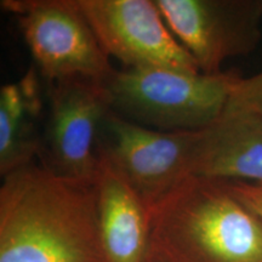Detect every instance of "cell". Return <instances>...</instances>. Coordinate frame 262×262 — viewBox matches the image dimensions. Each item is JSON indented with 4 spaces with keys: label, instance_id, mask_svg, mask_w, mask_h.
I'll list each match as a JSON object with an SVG mask.
<instances>
[{
    "label": "cell",
    "instance_id": "obj_1",
    "mask_svg": "<svg viewBox=\"0 0 262 262\" xmlns=\"http://www.w3.org/2000/svg\"><path fill=\"white\" fill-rule=\"evenodd\" d=\"M0 262H104L95 181L34 163L4 176Z\"/></svg>",
    "mask_w": 262,
    "mask_h": 262
},
{
    "label": "cell",
    "instance_id": "obj_2",
    "mask_svg": "<svg viewBox=\"0 0 262 262\" xmlns=\"http://www.w3.org/2000/svg\"><path fill=\"white\" fill-rule=\"evenodd\" d=\"M149 214L152 256L164 262H262V217L227 181L188 176Z\"/></svg>",
    "mask_w": 262,
    "mask_h": 262
},
{
    "label": "cell",
    "instance_id": "obj_3",
    "mask_svg": "<svg viewBox=\"0 0 262 262\" xmlns=\"http://www.w3.org/2000/svg\"><path fill=\"white\" fill-rule=\"evenodd\" d=\"M241 75L186 73L166 68H124L104 81L112 111L163 131L204 129L228 107Z\"/></svg>",
    "mask_w": 262,
    "mask_h": 262
},
{
    "label": "cell",
    "instance_id": "obj_4",
    "mask_svg": "<svg viewBox=\"0 0 262 262\" xmlns=\"http://www.w3.org/2000/svg\"><path fill=\"white\" fill-rule=\"evenodd\" d=\"M47 83L70 78L106 81L114 72L77 0H3Z\"/></svg>",
    "mask_w": 262,
    "mask_h": 262
},
{
    "label": "cell",
    "instance_id": "obj_5",
    "mask_svg": "<svg viewBox=\"0 0 262 262\" xmlns=\"http://www.w3.org/2000/svg\"><path fill=\"white\" fill-rule=\"evenodd\" d=\"M196 130L163 131L111 111L98 136V155L124 176L150 209L191 176Z\"/></svg>",
    "mask_w": 262,
    "mask_h": 262
},
{
    "label": "cell",
    "instance_id": "obj_6",
    "mask_svg": "<svg viewBox=\"0 0 262 262\" xmlns=\"http://www.w3.org/2000/svg\"><path fill=\"white\" fill-rule=\"evenodd\" d=\"M44 165L66 178L95 181L98 136L112 111L103 81L70 78L49 83Z\"/></svg>",
    "mask_w": 262,
    "mask_h": 262
},
{
    "label": "cell",
    "instance_id": "obj_7",
    "mask_svg": "<svg viewBox=\"0 0 262 262\" xmlns=\"http://www.w3.org/2000/svg\"><path fill=\"white\" fill-rule=\"evenodd\" d=\"M166 25L202 73L248 56L261 40L262 0H155Z\"/></svg>",
    "mask_w": 262,
    "mask_h": 262
},
{
    "label": "cell",
    "instance_id": "obj_8",
    "mask_svg": "<svg viewBox=\"0 0 262 262\" xmlns=\"http://www.w3.org/2000/svg\"><path fill=\"white\" fill-rule=\"evenodd\" d=\"M77 4L106 54L125 68L201 72L155 0H77Z\"/></svg>",
    "mask_w": 262,
    "mask_h": 262
},
{
    "label": "cell",
    "instance_id": "obj_9",
    "mask_svg": "<svg viewBox=\"0 0 262 262\" xmlns=\"http://www.w3.org/2000/svg\"><path fill=\"white\" fill-rule=\"evenodd\" d=\"M191 176L262 183V116L228 104L214 123L196 130Z\"/></svg>",
    "mask_w": 262,
    "mask_h": 262
},
{
    "label": "cell",
    "instance_id": "obj_10",
    "mask_svg": "<svg viewBox=\"0 0 262 262\" xmlns=\"http://www.w3.org/2000/svg\"><path fill=\"white\" fill-rule=\"evenodd\" d=\"M95 185L101 249L104 262H149V208L103 156Z\"/></svg>",
    "mask_w": 262,
    "mask_h": 262
},
{
    "label": "cell",
    "instance_id": "obj_11",
    "mask_svg": "<svg viewBox=\"0 0 262 262\" xmlns=\"http://www.w3.org/2000/svg\"><path fill=\"white\" fill-rule=\"evenodd\" d=\"M44 110L40 83L31 70L0 89V173L2 178L34 163L44 148L40 130Z\"/></svg>",
    "mask_w": 262,
    "mask_h": 262
},
{
    "label": "cell",
    "instance_id": "obj_12",
    "mask_svg": "<svg viewBox=\"0 0 262 262\" xmlns=\"http://www.w3.org/2000/svg\"><path fill=\"white\" fill-rule=\"evenodd\" d=\"M228 104L247 108L262 116V71L253 77H242L235 85Z\"/></svg>",
    "mask_w": 262,
    "mask_h": 262
},
{
    "label": "cell",
    "instance_id": "obj_13",
    "mask_svg": "<svg viewBox=\"0 0 262 262\" xmlns=\"http://www.w3.org/2000/svg\"><path fill=\"white\" fill-rule=\"evenodd\" d=\"M229 188L241 202L262 217V183L227 181Z\"/></svg>",
    "mask_w": 262,
    "mask_h": 262
},
{
    "label": "cell",
    "instance_id": "obj_14",
    "mask_svg": "<svg viewBox=\"0 0 262 262\" xmlns=\"http://www.w3.org/2000/svg\"><path fill=\"white\" fill-rule=\"evenodd\" d=\"M149 262H164V261H162V260H160V258H157L155 256H150V261Z\"/></svg>",
    "mask_w": 262,
    "mask_h": 262
}]
</instances>
